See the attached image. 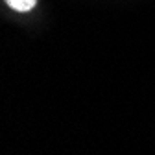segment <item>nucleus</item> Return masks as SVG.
<instances>
[{
  "mask_svg": "<svg viewBox=\"0 0 155 155\" xmlns=\"http://www.w3.org/2000/svg\"><path fill=\"white\" fill-rule=\"evenodd\" d=\"M6 4L15 11H30L37 4V0H6Z\"/></svg>",
  "mask_w": 155,
  "mask_h": 155,
  "instance_id": "nucleus-1",
  "label": "nucleus"
}]
</instances>
